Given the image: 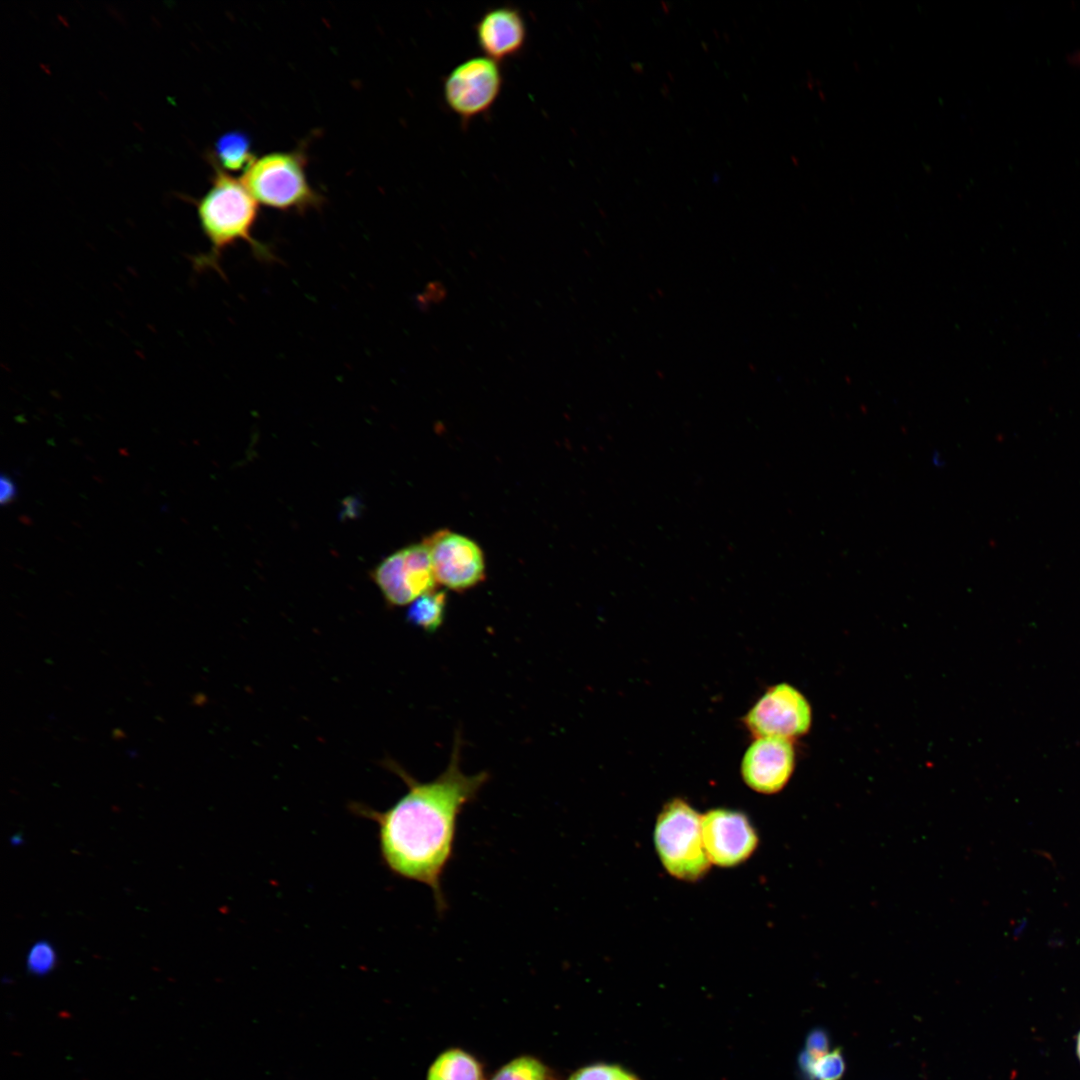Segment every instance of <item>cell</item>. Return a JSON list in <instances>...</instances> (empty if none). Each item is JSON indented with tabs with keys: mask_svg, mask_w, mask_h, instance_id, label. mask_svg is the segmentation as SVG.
<instances>
[{
	"mask_svg": "<svg viewBox=\"0 0 1080 1080\" xmlns=\"http://www.w3.org/2000/svg\"><path fill=\"white\" fill-rule=\"evenodd\" d=\"M461 744L457 734L447 768L429 782L418 781L390 761L388 767L404 781L407 791L387 810L351 805L355 814L377 824L380 856L387 869L430 888L439 914L448 908L442 880L454 855L459 816L489 779L485 771L462 772Z\"/></svg>",
	"mask_w": 1080,
	"mask_h": 1080,
	"instance_id": "cell-1",
	"label": "cell"
},
{
	"mask_svg": "<svg viewBox=\"0 0 1080 1080\" xmlns=\"http://www.w3.org/2000/svg\"><path fill=\"white\" fill-rule=\"evenodd\" d=\"M213 167L211 185L196 201L199 224L209 242V250L192 258L194 269H213L222 275L221 257L238 242L248 244L257 259L272 261L274 254L271 249L253 236L259 214L258 202L241 178L214 164Z\"/></svg>",
	"mask_w": 1080,
	"mask_h": 1080,
	"instance_id": "cell-2",
	"label": "cell"
},
{
	"mask_svg": "<svg viewBox=\"0 0 1080 1080\" xmlns=\"http://www.w3.org/2000/svg\"><path fill=\"white\" fill-rule=\"evenodd\" d=\"M304 149L256 157L241 180L255 200L279 211L305 213L322 206L324 198L308 181Z\"/></svg>",
	"mask_w": 1080,
	"mask_h": 1080,
	"instance_id": "cell-3",
	"label": "cell"
},
{
	"mask_svg": "<svg viewBox=\"0 0 1080 1080\" xmlns=\"http://www.w3.org/2000/svg\"><path fill=\"white\" fill-rule=\"evenodd\" d=\"M701 823L702 816L682 799L669 801L658 815L656 850L666 871L679 880H699L710 868Z\"/></svg>",
	"mask_w": 1080,
	"mask_h": 1080,
	"instance_id": "cell-4",
	"label": "cell"
},
{
	"mask_svg": "<svg viewBox=\"0 0 1080 1080\" xmlns=\"http://www.w3.org/2000/svg\"><path fill=\"white\" fill-rule=\"evenodd\" d=\"M504 77L499 62L486 56L470 57L443 79L442 94L448 109L466 126L491 110L501 94Z\"/></svg>",
	"mask_w": 1080,
	"mask_h": 1080,
	"instance_id": "cell-5",
	"label": "cell"
},
{
	"mask_svg": "<svg viewBox=\"0 0 1080 1080\" xmlns=\"http://www.w3.org/2000/svg\"><path fill=\"white\" fill-rule=\"evenodd\" d=\"M373 578L393 606L410 604L435 590L436 579L424 543L407 546L386 557L374 570Z\"/></svg>",
	"mask_w": 1080,
	"mask_h": 1080,
	"instance_id": "cell-6",
	"label": "cell"
},
{
	"mask_svg": "<svg viewBox=\"0 0 1080 1080\" xmlns=\"http://www.w3.org/2000/svg\"><path fill=\"white\" fill-rule=\"evenodd\" d=\"M423 543L428 549L437 583L461 592L484 579V555L472 539L445 529L436 531Z\"/></svg>",
	"mask_w": 1080,
	"mask_h": 1080,
	"instance_id": "cell-7",
	"label": "cell"
},
{
	"mask_svg": "<svg viewBox=\"0 0 1080 1080\" xmlns=\"http://www.w3.org/2000/svg\"><path fill=\"white\" fill-rule=\"evenodd\" d=\"M811 723V709L805 697L786 683L769 688L745 717L751 734L790 740L805 734Z\"/></svg>",
	"mask_w": 1080,
	"mask_h": 1080,
	"instance_id": "cell-8",
	"label": "cell"
},
{
	"mask_svg": "<svg viewBox=\"0 0 1080 1080\" xmlns=\"http://www.w3.org/2000/svg\"><path fill=\"white\" fill-rule=\"evenodd\" d=\"M702 836L711 863L733 867L756 850L758 835L748 817L739 811L713 809L702 816Z\"/></svg>",
	"mask_w": 1080,
	"mask_h": 1080,
	"instance_id": "cell-9",
	"label": "cell"
},
{
	"mask_svg": "<svg viewBox=\"0 0 1080 1080\" xmlns=\"http://www.w3.org/2000/svg\"><path fill=\"white\" fill-rule=\"evenodd\" d=\"M794 768L790 740L759 737L747 749L741 764L745 783L753 790L771 794L788 782Z\"/></svg>",
	"mask_w": 1080,
	"mask_h": 1080,
	"instance_id": "cell-10",
	"label": "cell"
},
{
	"mask_svg": "<svg viewBox=\"0 0 1080 1080\" xmlns=\"http://www.w3.org/2000/svg\"><path fill=\"white\" fill-rule=\"evenodd\" d=\"M474 33L484 56L501 62L522 52L528 29L519 8L502 5L487 9L475 23Z\"/></svg>",
	"mask_w": 1080,
	"mask_h": 1080,
	"instance_id": "cell-11",
	"label": "cell"
},
{
	"mask_svg": "<svg viewBox=\"0 0 1080 1080\" xmlns=\"http://www.w3.org/2000/svg\"><path fill=\"white\" fill-rule=\"evenodd\" d=\"M213 152V164L228 173L244 172L256 158L249 135L240 130L221 135L216 140Z\"/></svg>",
	"mask_w": 1080,
	"mask_h": 1080,
	"instance_id": "cell-12",
	"label": "cell"
},
{
	"mask_svg": "<svg viewBox=\"0 0 1080 1080\" xmlns=\"http://www.w3.org/2000/svg\"><path fill=\"white\" fill-rule=\"evenodd\" d=\"M427 1080H485L481 1065L470 1054L450 1049L439 1055L428 1070Z\"/></svg>",
	"mask_w": 1080,
	"mask_h": 1080,
	"instance_id": "cell-13",
	"label": "cell"
},
{
	"mask_svg": "<svg viewBox=\"0 0 1080 1080\" xmlns=\"http://www.w3.org/2000/svg\"><path fill=\"white\" fill-rule=\"evenodd\" d=\"M447 595L444 591H431L410 603L408 621L426 632H435L442 625L446 611Z\"/></svg>",
	"mask_w": 1080,
	"mask_h": 1080,
	"instance_id": "cell-14",
	"label": "cell"
},
{
	"mask_svg": "<svg viewBox=\"0 0 1080 1080\" xmlns=\"http://www.w3.org/2000/svg\"><path fill=\"white\" fill-rule=\"evenodd\" d=\"M799 1065L807 1080H839L845 1068L841 1050L811 1054L802 1051Z\"/></svg>",
	"mask_w": 1080,
	"mask_h": 1080,
	"instance_id": "cell-15",
	"label": "cell"
},
{
	"mask_svg": "<svg viewBox=\"0 0 1080 1080\" xmlns=\"http://www.w3.org/2000/svg\"><path fill=\"white\" fill-rule=\"evenodd\" d=\"M491 1080H550L545 1065L533 1057H519L503 1066Z\"/></svg>",
	"mask_w": 1080,
	"mask_h": 1080,
	"instance_id": "cell-16",
	"label": "cell"
},
{
	"mask_svg": "<svg viewBox=\"0 0 1080 1080\" xmlns=\"http://www.w3.org/2000/svg\"><path fill=\"white\" fill-rule=\"evenodd\" d=\"M57 955L53 945L46 940L35 942L26 957L27 970L36 976L48 974L56 965Z\"/></svg>",
	"mask_w": 1080,
	"mask_h": 1080,
	"instance_id": "cell-17",
	"label": "cell"
},
{
	"mask_svg": "<svg viewBox=\"0 0 1080 1080\" xmlns=\"http://www.w3.org/2000/svg\"><path fill=\"white\" fill-rule=\"evenodd\" d=\"M568 1080H637L632 1074L618 1066L596 1064L582 1068L572 1074Z\"/></svg>",
	"mask_w": 1080,
	"mask_h": 1080,
	"instance_id": "cell-18",
	"label": "cell"
},
{
	"mask_svg": "<svg viewBox=\"0 0 1080 1080\" xmlns=\"http://www.w3.org/2000/svg\"><path fill=\"white\" fill-rule=\"evenodd\" d=\"M804 1051L811 1054H821L829 1051V1039L821 1029L812 1031L807 1038Z\"/></svg>",
	"mask_w": 1080,
	"mask_h": 1080,
	"instance_id": "cell-19",
	"label": "cell"
},
{
	"mask_svg": "<svg viewBox=\"0 0 1080 1080\" xmlns=\"http://www.w3.org/2000/svg\"><path fill=\"white\" fill-rule=\"evenodd\" d=\"M0 502L2 505L11 503L17 495V488L14 480L7 474L2 473L0 477Z\"/></svg>",
	"mask_w": 1080,
	"mask_h": 1080,
	"instance_id": "cell-20",
	"label": "cell"
},
{
	"mask_svg": "<svg viewBox=\"0 0 1080 1080\" xmlns=\"http://www.w3.org/2000/svg\"><path fill=\"white\" fill-rule=\"evenodd\" d=\"M10 841L13 845H19L22 843V837L19 834H15L11 837Z\"/></svg>",
	"mask_w": 1080,
	"mask_h": 1080,
	"instance_id": "cell-21",
	"label": "cell"
},
{
	"mask_svg": "<svg viewBox=\"0 0 1080 1080\" xmlns=\"http://www.w3.org/2000/svg\"><path fill=\"white\" fill-rule=\"evenodd\" d=\"M1077 1054H1078V1057L1080 1059V1032H1079L1078 1037H1077Z\"/></svg>",
	"mask_w": 1080,
	"mask_h": 1080,
	"instance_id": "cell-22",
	"label": "cell"
}]
</instances>
